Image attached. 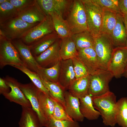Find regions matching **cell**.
Here are the masks:
<instances>
[{"mask_svg":"<svg viewBox=\"0 0 127 127\" xmlns=\"http://www.w3.org/2000/svg\"><path fill=\"white\" fill-rule=\"evenodd\" d=\"M116 98L114 93L110 91L100 95L92 96L94 107L100 113L105 125L114 127L116 124Z\"/></svg>","mask_w":127,"mask_h":127,"instance_id":"6da1fadb","label":"cell"},{"mask_svg":"<svg viewBox=\"0 0 127 127\" xmlns=\"http://www.w3.org/2000/svg\"><path fill=\"white\" fill-rule=\"evenodd\" d=\"M64 17L72 34L88 30L86 13L82 0H70Z\"/></svg>","mask_w":127,"mask_h":127,"instance_id":"7a4b0ae2","label":"cell"},{"mask_svg":"<svg viewBox=\"0 0 127 127\" xmlns=\"http://www.w3.org/2000/svg\"><path fill=\"white\" fill-rule=\"evenodd\" d=\"M85 9L88 30L94 37L101 33L103 10L92 0H82Z\"/></svg>","mask_w":127,"mask_h":127,"instance_id":"3957f363","label":"cell"},{"mask_svg":"<svg viewBox=\"0 0 127 127\" xmlns=\"http://www.w3.org/2000/svg\"><path fill=\"white\" fill-rule=\"evenodd\" d=\"M38 24L27 23L17 16L0 23V35L11 41L20 39L27 31Z\"/></svg>","mask_w":127,"mask_h":127,"instance_id":"277c9868","label":"cell"},{"mask_svg":"<svg viewBox=\"0 0 127 127\" xmlns=\"http://www.w3.org/2000/svg\"><path fill=\"white\" fill-rule=\"evenodd\" d=\"M94 38V49L100 66L107 70L115 48L110 35L101 33Z\"/></svg>","mask_w":127,"mask_h":127,"instance_id":"5b68a950","label":"cell"},{"mask_svg":"<svg viewBox=\"0 0 127 127\" xmlns=\"http://www.w3.org/2000/svg\"><path fill=\"white\" fill-rule=\"evenodd\" d=\"M113 77L111 72L103 69L89 75L88 94L92 96H98L110 91L109 83Z\"/></svg>","mask_w":127,"mask_h":127,"instance_id":"8992f818","label":"cell"},{"mask_svg":"<svg viewBox=\"0 0 127 127\" xmlns=\"http://www.w3.org/2000/svg\"><path fill=\"white\" fill-rule=\"evenodd\" d=\"M55 30L50 16L26 32L20 38L25 44L32 45L45 36L54 32Z\"/></svg>","mask_w":127,"mask_h":127,"instance_id":"52a82bcc","label":"cell"},{"mask_svg":"<svg viewBox=\"0 0 127 127\" xmlns=\"http://www.w3.org/2000/svg\"><path fill=\"white\" fill-rule=\"evenodd\" d=\"M9 65L24 66L20 59L19 53L12 41L0 35V67L2 69Z\"/></svg>","mask_w":127,"mask_h":127,"instance_id":"ba28073f","label":"cell"},{"mask_svg":"<svg viewBox=\"0 0 127 127\" xmlns=\"http://www.w3.org/2000/svg\"><path fill=\"white\" fill-rule=\"evenodd\" d=\"M20 87L36 114L40 127H46L48 119L43 114L40 108L38 98L39 90L32 82L25 84L20 83Z\"/></svg>","mask_w":127,"mask_h":127,"instance_id":"9c48e42d","label":"cell"},{"mask_svg":"<svg viewBox=\"0 0 127 127\" xmlns=\"http://www.w3.org/2000/svg\"><path fill=\"white\" fill-rule=\"evenodd\" d=\"M127 65V48L126 47L115 48L108 64L107 70L114 77L122 76Z\"/></svg>","mask_w":127,"mask_h":127,"instance_id":"30bf717a","label":"cell"},{"mask_svg":"<svg viewBox=\"0 0 127 127\" xmlns=\"http://www.w3.org/2000/svg\"><path fill=\"white\" fill-rule=\"evenodd\" d=\"M61 40V39L59 38L41 54L34 57L39 66L50 67L61 60L60 53Z\"/></svg>","mask_w":127,"mask_h":127,"instance_id":"8fae6325","label":"cell"},{"mask_svg":"<svg viewBox=\"0 0 127 127\" xmlns=\"http://www.w3.org/2000/svg\"><path fill=\"white\" fill-rule=\"evenodd\" d=\"M4 79L11 89L10 92L3 95L4 97L10 102L20 105L22 107H32L30 102L20 88V83L14 78L8 75Z\"/></svg>","mask_w":127,"mask_h":127,"instance_id":"7c38bea8","label":"cell"},{"mask_svg":"<svg viewBox=\"0 0 127 127\" xmlns=\"http://www.w3.org/2000/svg\"><path fill=\"white\" fill-rule=\"evenodd\" d=\"M12 41L18 51L20 59L25 66L31 71L37 72L39 66L32 54L29 46L24 44L20 39Z\"/></svg>","mask_w":127,"mask_h":127,"instance_id":"4fadbf2b","label":"cell"},{"mask_svg":"<svg viewBox=\"0 0 127 127\" xmlns=\"http://www.w3.org/2000/svg\"><path fill=\"white\" fill-rule=\"evenodd\" d=\"M18 16L27 23L35 24L43 21L47 16L35 0L32 4L18 11Z\"/></svg>","mask_w":127,"mask_h":127,"instance_id":"5bb4252c","label":"cell"},{"mask_svg":"<svg viewBox=\"0 0 127 127\" xmlns=\"http://www.w3.org/2000/svg\"><path fill=\"white\" fill-rule=\"evenodd\" d=\"M78 57L85 66L89 75H93L102 69L93 48L82 49L78 50Z\"/></svg>","mask_w":127,"mask_h":127,"instance_id":"9a60e30c","label":"cell"},{"mask_svg":"<svg viewBox=\"0 0 127 127\" xmlns=\"http://www.w3.org/2000/svg\"><path fill=\"white\" fill-rule=\"evenodd\" d=\"M46 16L52 13L59 14L64 17L70 0H36Z\"/></svg>","mask_w":127,"mask_h":127,"instance_id":"2e32d148","label":"cell"},{"mask_svg":"<svg viewBox=\"0 0 127 127\" xmlns=\"http://www.w3.org/2000/svg\"><path fill=\"white\" fill-rule=\"evenodd\" d=\"M76 79L72 59H61L58 83L65 90Z\"/></svg>","mask_w":127,"mask_h":127,"instance_id":"e0dca14e","label":"cell"},{"mask_svg":"<svg viewBox=\"0 0 127 127\" xmlns=\"http://www.w3.org/2000/svg\"><path fill=\"white\" fill-rule=\"evenodd\" d=\"M66 104L65 110L67 114L74 120L82 122L84 118L80 110L79 99L69 91H65Z\"/></svg>","mask_w":127,"mask_h":127,"instance_id":"ac0fdd59","label":"cell"},{"mask_svg":"<svg viewBox=\"0 0 127 127\" xmlns=\"http://www.w3.org/2000/svg\"><path fill=\"white\" fill-rule=\"evenodd\" d=\"M110 36L115 48L126 47L127 32L121 14H118L116 24Z\"/></svg>","mask_w":127,"mask_h":127,"instance_id":"d6986e66","label":"cell"},{"mask_svg":"<svg viewBox=\"0 0 127 127\" xmlns=\"http://www.w3.org/2000/svg\"><path fill=\"white\" fill-rule=\"evenodd\" d=\"M59 38L56 31L45 36L29 46L32 54L34 57L39 55Z\"/></svg>","mask_w":127,"mask_h":127,"instance_id":"ffe728a7","label":"cell"},{"mask_svg":"<svg viewBox=\"0 0 127 127\" xmlns=\"http://www.w3.org/2000/svg\"><path fill=\"white\" fill-rule=\"evenodd\" d=\"M80 102V110L84 117L89 120H96L100 114L93 106L92 96L88 94L79 98Z\"/></svg>","mask_w":127,"mask_h":127,"instance_id":"44dd1931","label":"cell"},{"mask_svg":"<svg viewBox=\"0 0 127 127\" xmlns=\"http://www.w3.org/2000/svg\"><path fill=\"white\" fill-rule=\"evenodd\" d=\"M49 15L51 17L55 31L60 38L71 36L72 34L70 29L62 15L55 13H50Z\"/></svg>","mask_w":127,"mask_h":127,"instance_id":"7402d4cb","label":"cell"},{"mask_svg":"<svg viewBox=\"0 0 127 127\" xmlns=\"http://www.w3.org/2000/svg\"><path fill=\"white\" fill-rule=\"evenodd\" d=\"M22 108L19 127H40L37 115L32 107Z\"/></svg>","mask_w":127,"mask_h":127,"instance_id":"603a6c76","label":"cell"},{"mask_svg":"<svg viewBox=\"0 0 127 127\" xmlns=\"http://www.w3.org/2000/svg\"><path fill=\"white\" fill-rule=\"evenodd\" d=\"M40 78L44 85L49 92L51 97L60 103L65 109L66 104L65 90L58 83L49 81Z\"/></svg>","mask_w":127,"mask_h":127,"instance_id":"cb8c5ba5","label":"cell"},{"mask_svg":"<svg viewBox=\"0 0 127 127\" xmlns=\"http://www.w3.org/2000/svg\"><path fill=\"white\" fill-rule=\"evenodd\" d=\"M60 53L63 60L72 59L78 56V51L71 36L61 39Z\"/></svg>","mask_w":127,"mask_h":127,"instance_id":"d4e9b609","label":"cell"},{"mask_svg":"<svg viewBox=\"0 0 127 127\" xmlns=\"http://www.w3.org/2000/svg\"><path fill=\"white\" fill-rule=\"evenodd\" d=\"M71 37L75 44L77 51L84 48H94V38L88 30L72 34Z\"/></svg>","mask_w":127,"mask_h":127,"instance_id":"484cf974","label":"cell"},{"mask_svg":"<svg viewBox=\"0 0 127 127\" xmlns=\"http://www.w3.org/2000/svg\"><path fill=\"white\" fill-rule=\"evenodd\" d=\"M89 75L78 79H76L69 86V91L78 98L88 94Z\"/></svg>","mask_w":127,"mask_h":127,"instance_id":"4316f807","label":"cell"},{"mask_svg":"<svg viewBox=\"0 0 127 127\" xmlns=\"http://www.w3.org/2000/svg\"><path fill=\"white\" fill-rule=\"evenodd\" d=\"M61 60L50 67L45 68L39 66L37 72L40 78L45 80L58 83L60 72Z\"/></svg>","mask_w":127,"mask_h":127,"instance_id":"83f0119b","label":"cell"},{"mask_svg":"<svg viewBox=\"0 0 127 127\" xmlns=\"http://www.w3.org/2000/svg\"><path fill=\"white\" fill-rule=\"evenodd\" d=\"M38 98L41 110L45 117L48 119L53 116L55 100L40 90Z\"/></svg>","mask_w":127,"mask_h":127,"instance_id":"f1b7e54d","label":"cell"},{"mask_svg":"<svg viewBox=\"0 0 127 127\" xmlns=\"http://www.w3.org/2000/svg\"><path fill=\"white\" fill-rule=\"evenodd\" d=\"M103 10L101 33L110 35L116 24L118 14L109 11Z\"/></svg>","mask_w":127,"mask_h":127,"instance_id":"f546056e","label":"cell"},{"mask_svg":"<svg viewBox=\"0 0 127 127\" xmlns=\"http://www.w3.org/2000/svg\"><path fill=\"white\" fill-rule=\"evenodd\" d=\"M116 121L119 126L127 127V97H122L117 101Z\"/></svg>","mask_w":127,"mask_h":127,"instance_id":"4dcf8cb0","label":"cell"},{"mask_svg":"<svg viewBox=\"0 0 127 127\" xmlns=\"http://www.w3.org/2000/svg\"><path fill=\"white\" fill-rule=\"evenodd\" d=\"M13 67L26 74L30 79L32 82L40 90L51 97L49 92L44 85L37 72L31 71L24 66H15Z\"/></svg>","mask_w":127,"mask_h":127,"instance_id":"1f68e13d","label":"cell"},{"mask_svg":"<svg viewBox=\"0 0 127 127\" xmlns=\"http://www.w3.org/2000/svg\"><path fill=\"white\" fill-rule=\"evenodd\" d=\"M17 9L7 0L0 4V23L18 16Z\"/></svg>","mask_w":127,"mask_h":127,"instance_id":"d6a6232c","label":"cell"},{"mask_svg":"<svg viewBox=\"0 0 127 127\" xmlns=\"http://www.w3.org/2000/svg\"><path fill=\"white\" fill-rule=\"evenodd\" d=\"M118 0H92L103 10L121 14L119 7Z\"/></svg>","mask_w":127,"mask_h":127,"instance_id":"836d02e7","label":"cell"},{"mask_svg":"<svg viewBox=\"0 0 127 127\" xmlns=\"http://www.w3.org/2000/svg\"><path fill=\"white\" fill-rule=\"evenodd\" d=\"M46 127H80L77 122L56 119L52 116L48 119Z\"/></svg>","mask_w":127,"mask_h":127,"instance_id":"e575fe53","label":"cell"},{"mask_svg":"<svg viewBox=\"0 0 127 127\" xmlns=\"http://www.w3.org/2000/svg\"><path fill=\"white\" fill-rule=\"evenodd\" d=\"M72 60L76 79L81 78L89 75L85 66L78 56Z\"/></svg>","mask_w":127,"mask_h":127,"instance_id":"d590c367","label":"cell"},{"mask_svg":"<svg viewBox=\"0 0 127 127\" xmlns=\"http://www.w3.org/2000/svg\"><path fill=\"white\" fill-rule=\"evenodd\" d=\"M52 116L58 120H74L67 113L63 105L56 101Z\"/></svg>","mask_w":127,"mask_h":127,"instance_id":"8d00e7d4","label":"cell"},{"mask_svg":"<svg viewBox=\"0 0 127 127\" xmlns=\"http://www.w3.org/2000/svg\"><path fill=\"white\" fill-rule=\"evenodd\" d=\"M8 1L19 11L32 4L35 0H8Z\"/></svg>","mask_w":127,"mask_h":127,"instance_id":"74e56055","label":"cell"},{"mask_svg":"<svg viewBox=\"0 0 127 127\" xmlns=\"http://www.w3.org/2000/svg\"><path fill=\"white\" fill-rule=\"evenodd\" d=\"M10 88L6 83L4 78L0 77V94L3 95L10 92Z\"/></svg>","mask_w":127,"mask_h":127,"instance_id":"f35d334b","label":"cell"},{"mask_svg":"<svg viewBox=\"0 0 127 127\" xmlns=\"http://www.w3.org/2000/svg\"><path fill=\"white\" fill-rule=\"evenodd\" d=\"M119 8L122 16H127V0H119Z\"/></svg>","mask_w":127,"mask_h":127,"instance_id":"ab89813d","label":"cell"},{"mask_svg":"<svg viewBox=\"0 0 127 127\" xmlns=\"http://www.w3.org/2000/svg\"><path fill=\"white\" fill-rule=\"evenodd\" d=\"M122 18L127 32V16H122Z\"/></svg>","mask_w":127,"mask_h":127,"instance_id":"60d3db41","label":"cell"},{"mask_svg":"<svg viewBox=\"0 0 127 127\" xmlns=\"http://www.w3.org/2000/svg\"><path fill=\"white\" fill-rule=\"evenodd\" d=\"M122 76H124L127 78V65L122 74Z\"/></svg>","mask_w":127,"mask_h":127,"instance_id":"b9f144b4","label":"cell"},{"mask_svg":"<svg viewBox=\"0 0 127 127\" xmlns=\"http://www.w3.org/2000/svg\"><path fill=\"white\" fill-rule=\"evenodd\" d=\"M7 0H0V4L3 3L6 1Z\"/></svg>","mask_w":127,"mask_h":127,"instance_id":"7bdbcfd3","label":"cell"},{"mask_svg":"<svg viewBox=\"0 0 127 127\" xmlns=\"http://www.w3.org/2000/svg\"><path fill=\"white\" fill-rule=\"evenodd\" d=\"M126 47L127 48V40Z\"/></svg>","mask_w":127,"mask_h":127,"instance_id":"ee69618b","label":"cell"}]
</instances>
